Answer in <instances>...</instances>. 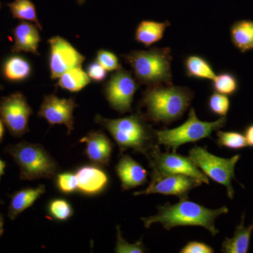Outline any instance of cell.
Returning a JSON list of instances; mask_svg holds the SVG:
<instances>
[{"label": "cell", "instance_id": "21", "mask_svg": "<svg viewBox=\"0 0 253 253\" xmlns=\"http://www.w3.org/2000/svg\"><path fill=\"white\" fill-rule=\"evenodd\" d=\"M253 224L245 226V213L241 217V221L236 226L234 236L225 238L221 244V251L224 253H247L249 252Z\"/></svg>", "mask_w": 253, "mask_h": 253}, {"label": "cell", "instance_id": "6", "mask_svg": "<svg viewBox=\"0 0 253 253\" xmlns=\"http://www.w3.org/2000/svg\"><path fill=\"white\" fill-rule=\"evenodd\" d=\"M227 118L220 117L214 122L202 121L198 118L194 108L190 109L187 120L177 127L156 130L158 144L167 149H176L182 145L197 142L206 138H212L214 131L225 126Z\"/></svg>", "mask_w": 253, "mask_h": 253}, {"label": "cell", "instance_id": "39", "mask_svg": "<svg viewBox=\"0 0 253 253\" xmlns=\"http://www.w3.org/2000/svg\"><path fill=\"white\" fill-rule=\"evenodd\" d=\"M3 89H4V87H3L2 84L0 83V91L2 90Z\"/></svg>", "mask_w": 253, "mask_h": 253}, {"label": "cell", "instance_id": "19", "mask_svg": "<svg viewBox=\"0 0 253 253\" xmlns=\"http://www.w3.org/2000/svg\"><path fill=\"white\" fill-rule=\"evenodd\" d=\"M46 187L39 185L36 187L23 188L10 196L8 217L14 220L20 214L31 208L45 193Z\"/></svg>", "mask_w": 253, "mask_h": 253}, {"label": "cell", "instance_id": "34", "mask_svg": "<svg viewBox=\"0 0 253 253\" xmlns=\"http://www.w3.org/2000/svg\"><path fill=\"white\" fill-rule=\"evenodd\" d=\"M181 253H213L214 250L210 245L201 241H190L179 251Z\"/></svg>", "mask_w": 253, "mask_h": 253}, {"label": "cell", "instance_id": "38", "mask_svg": "<svg viewBox=\"0 0 253 253\" xmlns=\"http://www.w3.org/2000/svg\"><path fill=\"white\" fill-rule=\"evenodd\" d=\"M4 218H3V216L0 214V237L2 236L3 233H4Z\"/></svg>", "mask_w": 253, "mask_h": 253}, {"label": "cell", "instance_id": "17", "mask_svg": "<svg viewBox=\"0 0 253 253\" xmlns=\"http://www.w3.org/2000/svg\"><path fill=\"white\" fill-rule=\"evenodd\" d=\"M40 28L37 25L27 21H21L12 29L14 44L11 51L15 54L31 53L40 56L38 47L41 42Z\"/></svg>", "mask_w": 253, "mask_h": 253}, {"label": "cell", "instance_id": "14", "mask_svg": "<svg viewBox=\"0 0 253 253\" xmlns=\"http://www.w3.org/2000/svg\"><path fill=\"white\" fill-rule=\"evenodd\" d=\"M86 145L85 155L93 164L109 166L113 151V144L103 131H91L81 139Z\"/></svg>", "mask_w": 253, "mask_h": 253}, {"label": "cell", "instance_id": "4", "mask_svg": "<svg viewBox=\"0 0 253 253\" xmlns=\"http://www.w3.org/2000/svg\"><path fill=\"white\" fill-rule=\"evenodd\" d=\"M139 84L148 86L172 84V51L169 47L134 50L122 55Z\"/></svg>", "mask_w": 253, "mask_h": 253}, {"label": "cell", "instance_id": "42", "mask_svg": "<svg viewBox=\"0 0 253 253\" xmlns=\"http://www.w3.org/2000/svg\"></svg>", "mask_w": 253, "mask_h": 253}, {"label": "cell", "instance_id": "37", "mask_svg": "<svg viewBox=\"0 0 253 253\" xmlns=\"http://www.w3.org/2000/svg\"><path fill=\"white\" fill-rule=\"evenodd\" d=\"M4 126V123L2 122L1 118H0V143H1V141H3V139H4L5 133Z\"/></svg>", "mask_w": 253, "mask_h": 253}, {"label": "cell", "instance_id": "26", "mask_svg": "<svg viewBox=\"0 0 253 253\" xmlns=\"http://www.w3.org/2000/svg\"><path fill=\"white\" fill-rule=\"evenodd\" d=\"M239 78L235 74L228 71L216 75L212 81L213 91L226 96H234L239 89Z\"/></svg>", "mask_w": 253, "mask_h": 253}, {"label": "cell", "instance_id": "35", "mask_svg": "<svg viewBox=\"0 0 253 253\" xmlns=\"http://www.w3.org/2000/svg\"><path fill=\"white\" fill-rule=\"evenodd\" d=\"M244 134L248 146L253 148V123L246 126Z\"/></svg>", "mask_w": 253, "mask_h": 253}, {"label": "cell", "instance_id": "24", "mask_svg": "<svg viewBox=\"0 0 253 253\" xmlns=\"http://www.w3.org/2000/svg\"><path fill=\"white\" fill-rule=\"evenodd\" d=\"M91 80L86 71L81 68L70 70L58 78L56 86L70 92H78L83 90L89 83Z\"/></svg>", "mask_w": 253, "mask_h": 253}, {"label": "cell", "instance_id": "41", "mask_svg": "<svg viewBox=\"0 0 253 253\" xmlns=\"http://www.w3.org/2000/svg\"><path fill=\"white\" fill-rule=\"evenodd\" d=\"M0 204H2V201H1V199H0Z\"/></svg>", "mask_w": 253, "mask_h": 253}, {"label": "cell", "instance_id": "25", "mask_svg": "<svg viewBox=\"0 0 253 253\" xmlns=\"http://www.w3.org/2000/svg\"><path fill=\"white\" fill-rule=\"evenodd\" d=\"M6 6L14 19L34 23L42 31V27L37 15L36 5L31 0H14Z\"/></svg>", "mask_w": 253, "mask_h": 253}, {"label": "cell", "instance_id": "10", "mask_svg": "<svg viewBox=\"0 0 253 253\" xmlns=\"http://www.w3.org/2000/svg\"><path fill=\"white\" fill-rule=\"evenodd\" d=\"M33 110L22 92L16 91L0 99V118L14 137L29 131V119Z\"/></svg>", "mask_w": 253, "mask_h": 253}, {"label": "cell", "instance_id": "5", "mask_svg": "<svg viewBox=\"0 0 253 253\" xmlns=\"http://www.w3.org/2000/svg\"><path fill=\"white\" fill-rule=\"evenodd\" d=\"M4 152L12 157L19 168L21 180L52 179L56 176L57 163L41 144L22 141L6 146Z\"/></svg>", "mask_w": 253, "mask_h": 253}, {"label": "cell", "instance_id": "40", "mask_svg": "<svg viewBox=\"0 0 253 253\" xmlns=\"http://www.w3.org/2000/svg\"><path fill=\"white\" fill-rule=\"evenodd\" d=\"M1 8H2V3L0 1V10L1 9Z\"/></svg>", "mask_w": 253, "mask_h": 253}, {"label": "cell", "instance_id": "7", "mask_svg": "<svg viewBox=\"0 0 253 253\" xmlns=\"http://www.w3.org/2000/svg\"><path fill=\"white\" fill-rule=\"evenodd\" d=\"M189 156L208 178L226 188L229 199H234L235 191L232 180H236L235 168L241 155H235L230 158H221L211 154L206 148L196 146L190 150Z\"/></svg>", "mask_w": 253, "mask_h": 253}, {"label": "cell", "instance_id": "20", "mask_svg": "<svg viewBox=\"0 0 253 253\" xmlns=\"http://www.w3.org/2000/svg\"><path fill=\"white\" fill-rule=\"evenodd\" d=\"M170 26L168 21H160L144 20L138 24L134 33V39L145 47L154 45L163 39L166 29Z\"/></svg>", "mask_w": 253, "mask_h": 253}, {"label": "cell", "instance_id": "1", "mask_svg": "<svg viewBox=\"0 0 253 253\" xmlns=\"http://www.w3.org/2000/svg\"><path fill=\"white\" fill-rule=\"evenodd\" d=\"M157 208V214L141 218L146 229H149L154 224H162L168 231L177 226H202L212 236L219 232L215 226L216 219L229 211L226 206L215 210L209 209L189 199H181L174 204L167 203Z\"/></svg>", "mask_w": 253, "mask_h": 253}, {"label": "cell", "instance_id": "27", "mask_svg": "<svg viewBox=\"0 0 253 253\" xmlns=\"http://www.w3.org/2000/svg\"><path fill=\"white\" fill-rule=\"evenodd\" d=\"M217 144L219 147L240 150L247 147L244 134L238 131H217Z\"/></svg>", "mask_w": 253, "mask_h": 253}, {"label": "cell", "instance_id": "33", "mask_svg": "<svg viewBox=\"0 0 253 253\" xmlns=\"http://www.w3.org/2000/svg\"><path fill=\"white\" fill-rule=\"evenodd\" d=\"M86 73L91 81L96 83H102L108 77V71L96 61L87 65Z\"/></svg>", "mask_w": 253, "mask_h": 253}, {"label": "cell", "instance_id": "18", "mask_svg": "<svg viewBox=\"0 0 253 253\" xmlns=\"http://www.w3.org/2000/svg\"><path fill=\"white\" fill-rule=\"evenodd\" d=\"M0 72L8 83H21L31 78L33 66L27 58L13 53L3 59Z\"/></svg>", "mask_w": 253, "mask_h": 253}, {"label": "cell", "instance_id": "16", "mask_svg": "<svg viewBox=\"0 0 253 253\" xmlns=\"http://www.w3.org/2000/svg\"><path fill=\"white\" fill-rule=\"evenodd\" d=\"M116 172L123 191L144 185L147 181L148 171L126 154H121L116 166Z\"/></svg>", "mask_w": 253, "mask_h": 253}, {"label": "cell", "instance_id": "9", "mask_svg": "<svg viewBox=\"0 0 253 253\" xmlns=\"http://www.w3.org/2000/svg\"><path fill=\"white\" fill-rule=\"evenodd\" d=\"M149 167L153 172L163 174H183L192 176L203 184H209V178L191 161L189 156H184L172 151L161 152L160 146L146 155Z\"/></svg>", "mask_w": 253, "mask_h": 253}, {"label": "cell", "instance_id": "13", "mask_svg": "<svg viewBox=\"0 0 253 253\" xmlns=\"http://www.w3.org/2000/svg\"><path fill=\"white\" fill-rule=\"evenodd\" d=\"M76 107L78 104L73 98L64 99L55 94L46 95L38 111V116L44 118L49 126H64L68 134H71L74 129L73 113Z\"/></svg>", "mask_w": 253, "mask_h": 253}, {"label": "cell", "instance_id": "31", "mask_svg": "<svg viewBox=\"0 0 253 253\" xmlns=\"http://www.w3.org/2000/svg\"><path fill=\"white\" fill-rule=\"evenodd\" d=\"M96 61L108 72H114L123 68L117 55L109 50H99L96 53Z\"/></svg>", "mask_w": 253, "mask_h": 253}, {"label": "cell", "instance_id": "23", "mask_svg": "<svg viewBox=\"0 0 253 253\" xmlns=\"http://www.w3.org/2000/svg\"><path fill=\"white\" fill-rule=\"evenodd\" d=\"M184 66L186 76L190 78L212 81L217 75L211 63L200 55L191 54L186 56Z\"/></svg>", "mask_w": 253, "mask_h": 253}, {"label": "cell", "instance_id": "12", "mask_svg": "<svg viewBox=\"0 0 253 253\" xmlns=\"http://www.w3.org/2000/svg\"><path fill=\"white\" fill-rule=\"evenodd\" d=\"M49 45L50 77L58 79L63 73L76 68H81L85 61L83 56L66 39L54 36L48 40Z\"/></svg>", "mask_w": 253, "mask_h": 253}, {"label": "cell", "instance_id": "8", "mask_svg": "<svg viewBox=\"0 0 253 253\" xmlns=\"http://www.w3.org/2000/svg\"><path fill=\"white\" fill-rule=\"evenodd\" d=\"M139 85L131 71L121 68L105 83L104 94L111 109L121 114L131 112L134 96Z\"/></svg>", "mask_w": 253, "mask_h": 253}, {"label": "cell", "instance_id": "28", "mask_svg": "<svg viewBox=\"0 0 253 253\" xmlns=\"http://www.w3.org/2000/svg\"><path fill=\"white\" fill-rule=\"evenodd\" d=\"M48 213L55 220L64 221L73 215V208L67 200L54 199L48 204Z\"/></svg>", "mask_w": 253, "mask_h": 253}, {"label": "cell", "instance_id": "22", "mask_svg": "<svg viewBox=\"0 0 253 253\" xmlns=\"http://www.w3.org/2000/svg\"><path fill=\"white\" fill-rule=\"evenodd\" d=\"M230 38L233 45L242 54L253 51V20L236 21L230 27Z\"/></svg>", "mask_w": 253, "mask_h": 253}, {"label": "cell", "instance_id": "11", "mask_svg": "<svg viewBox=\"0 0 253 253\" xmlns=\"http://www.w3.org/2000/svg\"><path fill=\"white\" fill-rule=\"evenodd\" d=\"M202 184L201 181L192 176L151 172V181L148 187L142 191L134 192V195L162 194L176 196L180 200L189 199L190 191Z\"/></svg>", "mask_w": 253, "mask_h": 253}, {"label": "cell", "instance_id": "3", "mask_svg": "<svg viewBox=\"0 0 253 253\" xmlns=\"http://www.w3.org/2000/svg\"><path fill=\"white\" fill-rule=\"evenodd\" d=\"M194 92L186 86H151L143 92L141 107L146 118L156 124L168 125L184 116L194 99Z\"/></svg>", "mask_w": 253, "mask_h": 253}, {"label": "cell", "instance_id": "29", "mask_svg": "<svg viewBox=\"0 0 253 253\" xmlns=\"http://www.w3.org/2000/svg\"><path fill=\"white\" fill-rule=\"evenodd\" d=\"M210 111L216 116L225 117L231 107V101L226 95L214 92L210 96L208 102Z\"/></svg>", "mask_w": 253, "mask_h": 253}, {"label": "cell", "instance_id": "36", "mask_svg": "<svg viewBox=\"0 0 253 253\" xmlns=\"http://www.w3.org/2000/svg\"><path fill=\"white\" fill-rule=\"evenodd\" d=\"M6 163L0 158V181H1V176L4 174L5 168H6Z\"/></svg>", "mask_w": 253, "mask_h": 253}, {"label": "cell", "instance_id": "15", "mask_svg": "<svg viewBox=\"0 0 253 253\" xmlns=\"http://www.w3.org/2000/svg\"><path fill=\"white\" fill-rule=\"evenodd\" d=\"M78 190L86 196H95L102 193L109 184V176L101 166H83L76 172Z\"/></svg>", "mask_w": 253, "mask_h": 253}, {"label": "cell", "instance_id": "30", "mask_svg": "<svg viewBox=\"0 0 253 253\" xmlns=\"http://www.w3.org/2000/svg\"><path fill=\"white\" fill-rule=\"evenodd\" d=\"M117 229V242L115 247V252L117 253H143L146 252V248L143 240L140 239L134 244H129L123 239L119 226Z\"/></svg>", "mask_w": 253, "mask_h": 253}, {"label": "cell", "instance_id": "32", "mask_svg": "<svg viewBox=\"0 0 253 253\" xmlns=\"http://www.w3.org/2000/svg\"><path fill=\"white\" fill-rule=\"evenodd\" d=\"M56 185L60 192L71 194L78 190V179L76 173L63 172L58 174L56 178Z\"/></svg>", "mask_w": 253, "mask_h": 253}, {"label": "cell", "instance_id": "2", "mask_svg": "<svg viewBox=\"0 0 253 253\" xmlns=\"http://www.w3.org/2000/svg\"><path fill=\"white\" fill-rule=\"evenodd\" d=\"M144 113H135L121 118L110 119L96 115L95 122L109 131L119 147L121 154L127 150L146 156L151 150L160 146L156 130Z\"/></svg>", "mask_w": 253, "mask_h": 253}]
</instances>
